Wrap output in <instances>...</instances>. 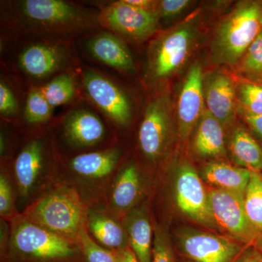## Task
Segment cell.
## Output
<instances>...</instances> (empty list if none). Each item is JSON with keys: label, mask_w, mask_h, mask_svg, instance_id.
<instances>
[{"label": "cell", "mask_w": 262, "mask_h": 262, "mask_svg": "<svg viewBox=\"0 0 262 262\" xmlns=\"http://www.w3.org/2000/svg\"><path fill=\"white\" fill-rule=\"evenodd\" d=\"M122 160L120 146L84 151L61 162L62 175L76 188L89 208L104 206Z\"/></svg>", "instance_id": "obj_4"}, {"label": "cell", "mask_w": 262, "mask_h": 262, "mask_svg": "<svg viewBox=\"0 0 262 262\" xmlns=\"http://www.w3.org/2000/svg\"><path fill=\"white\" fill-rule=\"evenodd\" d=\"M244 206L251 225L262 237V174L251 170L244 195Z\"/></svg>", "instance_id": "obj_25"}, {"label": "cell", "mask_w": 262, "mask_h": 262, "mask_svg": "<svg viewBox=\"0 0 262 262\" xmlns=\"http://www.w3.org/2000/svg\"><path fill=\"white\" fill-rule=\"evenodd\" d=\"M0 262H86L79 242L67 238L20 214L10 222Z\"/></svg>", "instance_id": "obj_1"}, {"label": "cell", "mask_w": 262, "mask_h": 262, "mask_svg": "<svg viewBox=\"0 0 262 262\" xmlns=\"http://www.w3.org/2000/svg\"><path fill=\"white\" fill-rule=\"evenodd\" d=\"M41 89L52 108L57 107L67 104L75 97V80L72 76L63 74L57 76Z\"/></svg>", "instance_id": "obj_27"}, {"label": "cell", "mask_w": 262, "mask_h": 262, "mask_svg": "<svg viewBox=\"0 0 262 262\" xmlns=\"http://www.w3.org/2000/svg\"><path fill=\"white\" fill-rule=\"evenodd\" d=\"M208 191L212 214L220 230L245 246H259L262 237L248 220L244 196L211 187Z\"/></svg>", "instance_id": "obj_10"}, {"label": "cell", "mask_w": 262, "mask_h": 262, "mask_svg": "<svg viewBox=\"0 0 262 262\" xmlns=\"http://www.w3.org/2000/svg\"><path fill=\"white\" fill-rule=\"evenodd\" d=\"M93 57L101 63L122 72L135 70L134 58L121 39L111 33H100L88 43Z\"/></svg>", "instance_id": "obj_21"}, {"label": "cell", "mask_w": 262, "mask_h": 262, "mask_svg": "<svg viewBox=\"0 0 262 262\" xmlns=\"http://www.w3.org/2000/svg\"><path fill=\"white\" fill-rule=\"evenodd\" d=\"M86 93L105 115L119 127H127L132 121V106L126 94L113 81L93 71L82 76Z\"/></svg>", "instance_id": "obj_14"}, {"label": "cell", "mask_w": 262, "mask_h": 262, "mask_svg": "<svg viewBox=\"0 0 262 262\" xmlns=\"http://www.w3.org/2000/svg\"><path fill=\"white\" fill-rule=\"evenodd\" d=\"M87 229L96 244L112 252L130 248L123 220L112 214L105 206L89 208Z\"/></svg>", "instance_id": "obj_17"}, {"label": "cell", "mask_w": 262, "mask_h": 262, "mask_svg": "<svg viewBox=\"0 0 262 262\" xmlns=\"http://www.w3.org/2000/svg\"><path fill=\"white\" fill-rule=\"evenodd\" d=\"M89 208L63 175L21 213L24 217L63 237L78 242L87 230Z\"/></svg>", "instance_id": "obj_2"}, {"label": "cell", "mask_w": 262, "mask_h": 262, "mask_svg": "<svg viewBox=\"0 0 262 262\" xmlns=\"http://www.w3.org/2000/svg\"><path fill=\"white\" fill-rule=\"evenodd\" d=\"M258 248H259L260 249L262 250V244H261V246H260L259 247H258Z\"/></svg>", "instance_id": "obj_40"}, {"label": "cell", "mask_w": 262, "mask_h": 262, "mask_svg": "<svg viewBox=\"0 0 262 262\" xmlns=\"http://www.w3.org/2000/svg\"><path fill=\"white\" fill-rule=\"evenodd\" d=\"M173 179V201L179 211L198 225L220 230L212 214L208 188L192 164L184 161L177 165Z\"/></svg>", "instance_id": "obj_7"}, {"label": "cell", "mask_w": 262, "mask_h": 262, "mask_svg": "<svg viewBox=\"0 0 262 262\" xmlns=\"http://www.w3.org/2000/svg\"><path fill=\"white\" fill-rule=\"evenodd\" d=\"M173 138V123L168 95H160L148 104L139 127L138 143L146 163L155 167L168 152Z\"/></svg>", "instance_id": "obj_8"}, {"label": "cell", "mask_w": 262, "mask_h": 262, "mask_svg": "<svg viewBox=\"0 0 262 262\" xmlns=\"http://www.w3.org/2000/svg\"><path fill=\"white\" fill-rule=\"evenodd\" d=\"M251 174L247 168L211 162L203 167L201 177L209 187L244 196Z\"/></svg>", "instance_id": "obj_22"}, {"label": "cell", "mask_w": 262, "mask_h": 262, "mask_svg": "<svg viewBox=\"0 0 262 262\" xmlns=\"http://www.w3.org/2000/svg\"><path fill=\"white\" fill-rule=\"evenodd\" d=\"M21 213L17 203L16 192L8 167L1 163L0 169V219L13 222Z\"/></svg>", "instance_id": "obj_26"}, {"label": "cell", "mask_w": 262, "mask_h": 262, "mask_svg": "<svg viewBox=\"0 0 262 262\" xmlns=\"http://www.w3.org/2000/svg\"><path fill=\"white\" fill-rule=\"evenodd\" d=\"M115 253L116 257L115 262H139L130 247Z\"/></svg>", "instance_id": "obj_38"}, {"label": "cell", "mask_w": 262, "mask_h": 262, "mask_svg": "<svg viewBox=\"0 0 262 262\" xmlns=\"http://www.w3.org/2000/svg\"><path fill=\"white\" fill-rule=\"evenodd\" d=\"M238 112L251 130L262 140V115L249 113L241 106H239Z\"/></svg>", "instance_id": "obj_35"}, {"label": "cell", "mask_w": 262, "mask_h": 262, "mask_svg": "<svg viewBox=\"0 0 262 262\" xmlns=\"http://www.w3.org/2000/svg\"><path fill=\"white\" fill-rule=\"evenodd\" d=\"M261 32H262V13H261Z\"/></svg>", "instance_id": "obj_39"}, {"label": "cell", "mask_w": 262, "mask_h": 262, "mask_svg": "<svg viewBox=\"0 0 262 262\" xmlns=\"http://www.w3.org/2000/svg\"><path fill=\"white\" fill-rule=\"evenodd\" d=\"M149 180L139 164L123 163L114 179L104 206L112 214L123 220L127 213L149 198Z\"/></svg>", "instance_id": "obj_12"}, {"label": "cell", "mask_w": 262, "mask_h": 262, "mask_svg": "<svg viewBox=\"0 0 262 262\" xmlns=\"http://www.w3.org/2000/svg\"><path fill=\"white\" fill-rule=\"evenodd\" d=\"M86 262H115V253L96 244L87 230L81 234L78 241Z\"/></svg>", "instance_id": "obj_32"}, {"label": "cell", "mask_w": 262, "mask_h": 262, "mask_svg": "<svg viewBox=\"0 0 262 262\" xmlns=\"http://www.w3.org/2000/svg\"><path fill=\"white\" fill-rule=\"evenodd\" d=\"M98 19L110 30L136 41L152 35L158 27L156 12L131 6L124 0L105 8Z\"/></svg>", "instance_id": "obj_13"}, {"label": "cell", "mask_w": 262, "mask_h": 262, "mask_svg": "<svg viewBox=\"0 0 262 262\" xmlns=\"http://www.w3.org/2000/svg\"><path fill=\"white\" fill-rule=\"evenodd\" d=\"M261 1L241 2L221 22L212 43L218 63L234 65L261 32Z\"/></svg>", "instance_id": "obj_5"}, {"label": "cell", "mask_w": 262, "mask_h": 262, "mask_svg": "<svg viewBox=\"0 0 262 262\" xmlns=\"http://www.w3.org/2000/svg\"><path fill=\"white\" fill-rule=\"evenodd\" d=\"M182 254L191 262H234L248 246L232 238L191 227L176 233Z\"/></svg>", "instance_id": "obj_11"}, {"label": "cell", "mask_w": 262, "mask_h": 262, "mask_svg": "<svg viewBox=\"0 0 262 262\" xmlns=\"http://www.w3.org/2000/svg\"><path fill=\"white\" fill-rule=\"evenodd\" d=\"M192 146L194 153L203 158H221L226 154L223 125L208 111L199 121Z\"/></svg>", "instance_id": "obj_23"}, {"label": "cell", "mask_w": 262, "mask_h": 262, "mask_svg": "<svg viewBox=\"0 0 262 262\" xmlns=\"http://www.w3.org/2000/svg\"><path fill=\"white\" fill-rule=\"evenodd\" d=\"M66 53L63 48L47 42L29 45L20 53L18 63L21 70L33 78H46L64 64Z\"/></svg>", "instance_id": "obj_20"}, {"label": "cell", "mask_w": 262, "mask_h": 262, "mask_svg": "<svg viewBox=\"0 0 262 262\" xmlns=\"http://www.w3.org/2000/svg\"><path fill=\"white\" fill-rule=\"evenodd\" d=\"M17 110L14 94L5 82H0V112L3 115H11Z\"/></svg>", "instance_id": "obj_34"}, {"label": "cell", "mask_w": 262, "mask_h": 262, "mask_svg": "<svg viewBox=\"0 0 262 262\" xmlns=\"http://www.w3.org/2000/svg\"><path fill=\"white\" fill-rule=\"evenodd\" d=\"M192 2L189 0H163L158 2L157 14L165 18H172L182 13Z\"/></svg>", "instance_id": "obj_33"}, {"label": "cell", "mask_w": 262, "mask_h": 262, "mask_svg": "<svg viewBox=\"0 0 262 262\" xmlns=\"http://www.w3.org/2000/svg\"><path fill=\"white\" fill-rule=\"evenodd\" d=\"M152 262H177L173 245L168 232L155 219Z\"/></svg>", "instance_id": "obj_31"}, {"label": "cell", "mask_w": 262, "mask_h": 262, "mask_svg": "<svg viewBox=\"0 0 262 262\" xmlns=\"http://www.w3.org/2000/svg\"><path fill=\"white\" fill-rule=\"evenodd\" d=\"M61 131L67 145L81 150L99 145L107 134L101 119L84 108H77L69 113L63 120Z\"/></svg>", "instance_id": "obj_16"}, {"label": "cell", "mask_w": 262, "mask_h": 262, "mask_svg": "<svg viewBox=\"0 0 262 262\" xmlns=\"http://www.w3.org/2000/svg\"><path fill=\"white\" fill-rule=\"evenodd\" d=\"M239 70L262 84V32L259 33L239 61Z\"/></svg>", "instance_id": "obj_29"}, {"label": "cell", "mask_w": 262, "mask_h": 262, "mask_svg": "<svg viewBox=\"0 0 262 262\" xmlns=\"http://www.w3.org/2000/svg\"><path fill=\"white\" fill-rule=\"evenodd\" d=\"M205 102L208 112L223 125L233 121L236 89L229 75L213 72L204 80Z\"/></svg>", "instance_id": "obj_19"}, {"label": "cell", "mask_w": 262, "mask_h": 262, "mask_svg": "<svg viewBox=\"0 0 262 262\" xmlns=\"http://www.w3.org/2000/svg\"><path fill=\"white\" fill-rule=\"evenodd\" d=\"M234 262H262V250L256 246H248Z\"/></svg>", "instance_id": "obj_36"}, {"label": "cell", "mask_w": 262, "mask_h": 262, "mask_svg": "<svg viewBox=\"0 0 262 262\" xmlns=\"http://www.w3.org/2000/svg\"><path fill=\"white\" fill-rule=\"evenodd\" d=\"M204 77L199 63H193L179 94L177 117L181 139L186 141L201 120L204 107Z\"/></svg>", "instance_id": "obj_15"}, {"label": "cell", "mask_w": 262, "mask_h": 262, "mask_svg": "<svg viewBox=\"0 0 262 262\" xmlns=\"http://www.w3.org/2000/svg\"><path fill=\"white\" fill-rule=\"evenodd\" d=\"M148 198L127 213L123 220L130 247L139 262H152L154 218Z\"/></svg>", "instance_id": "obj_18"}, {"label": "cell", "mask_w": 262, "mask_h": 262, "mask_svg": "<svg viewBox=\"0 0 262 262\" xmlns=\"http://www.w3.org/2000/svg\"><path fill=\"white\" fill-rule=\"evenodd\" d=\"M195 37L191 24H184L160 36L148 56V75L154 81L166 80L187 61Z\"/></svg>", "instance_id": "obj_9"}, {"label": "cell", "mask_w": 262, "mask_h": 262, "mask_svg": "<svg viewBox=\"0 0 262 262\" xmlns=\"http://www.w3.org/2000/svg\"><path fill=\"white\" fill-rule=\"evenodd\" d=\"M8 167L20 213L62 175L61 160L53 154L51 146L44 137L36 136L27 141Z\"/></svg>", "instance_id": "obj_3"}, {"label": "cell", "mask_w": 262, "mask_h": 262, "mask_svg": "<svg viewBox=\"0 0 262 262\" xmlns=\"http://www.w3.org/2000/svg\"><path fill=\"white\" fill-rule=\"evenodd\" d=\"M52 110L42 89H32L29 91L24 113L27 122L31 125L44 123L51 117Z\"/></svg>", "instance_id": "obj_28"}, {"label": "cell", "mask_w": 262, "mask_h": 262, "mask_svg": "<svg viewBox=\"0 0 262 262\" xmlns=\"http://www.w3.org/2000/svg\"><path fill=\"white\" fill-rule=\"evenodd\" d=\"M241 106L249 113L262 115V84L251 80H243L237 86Z\"/></svg>", "instance_id": "obj_30"}, {"label": "cell", "mask_w": 262, "mask_h": 262, "mask_svg": "<svg viewBox=\"0 0 262 262\" xmlns=\"http://www.w3.org/2000/svg\"><path fill=\"white\" fill-rule=\"evenodd\" d=\"M19 16L38 32H71L91 27L92 15L77 5L61 0H24L18 5Z\"/></svg>", "instance_id": "obj_6"}, {"label": "cell", "mask_w": 262, "mask_h": 262, "mask_svg": "<svg viewBox=\"0 0 262 262\" xmlns=\"http://www.w3.org/2000/svg\"><path fill=\"white\" fill-rule=\"evenodd\" d=\"M229 146L232 160L238 166L262 173L261 146L245 127L234 129Z\"/></svg>", "instance_id": "obj_24"}, {"label": "cell", "mask_w": 262, "mask_h": 262, "mask_svg": "<svg viewBox=\"0 0 262 262\" xmlns=\"http://www.w3.org/2000/svg\"><path fill=\"white\" fill-rule=\"evenodd\" d=\"M124 2L131 6L143 10H150V11H154L155 6L158 4V2L150 1V0H124Z\"/></svg>", "instance_id": "obj_37"}]
</instances>
